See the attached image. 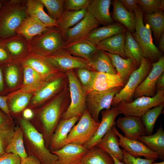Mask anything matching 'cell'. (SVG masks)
Instances as JSON below:
<instances>
[{
  "label": "cell",
  "instance_id": "6da1fadb",
  "mask_svg": "<svg viewBox=\"0 0 164 164\" xmlns=\"http://www.w3.org/2000/svg\"><path fill=\"white\" fill-rule=\"evenodd\" d=\"M69 99L67 85L55 96L34 109L33 118H36L38 121L46 145L48 148L52 135L70 104Z\"/></svg>",
  "mask_w": 164,
  "mask_h": 164
},
{
  "label": "cell",
  "instance_id": "7a4b0ae2",
  "mask_svg": "<svg viewBox=\"0 0 164 164\" xmlns=\"http://www.w3.org/2000/svg\"><path fill=\"white\" fill-rule=\"evenodd\" d=\"M19 123L24 132V143L28 155L34 156L41 164H55L57 157L47 147L42 134L30 120L22 117Z\"/></svg>",
  "mask_w": 164,
  "mask_h": 164
},
{
  "label": "cell",
  "instance_id": "3957f363",
  "mask_svg": "<svg viewBox=\"0 0 164 164\" xmlns=\"http://www.w3.org/2000/svg\"><path fill=\"white\" fill-rule=\"evenodd\" d=\"M1 1L0 39H3L16 34V30L29 15L26 1Z\"/></svg>",
  "mask_w": 164,
  "mask_h": 164
},
{
  "label": "cell",
  "instance_id": "277c9868",
  "mask_svg": "<svg viewBox=\"0 0 164 164\" xmlns=\"http://www.w3.org/2000/svg\"><path fill=\"white\" fill-rule=\"evenodd\" d=\"M134 13L136 23L132 35L141 47L143 57L150 60L152 63H155L162 56V53L153 43L149 26L143 23V14L140 6Z\"/></svg>",
  "mask_w": 164,
  "mask_h": 164
},
{
  "label": "cell",
  "instance_id": "5b68a950",
  "mask_svg": "<svg viewBox=\"0 0 164 164\" xmlns=\"http://www.w3.org/2000/svg\"><path fill=\"white\" fill-rule=\"evenodd\" d=\"M30 52L43 57L63 48L65 41L58 28H50L29 41Z\"/></svg>",
  "mask_w": 164,
  "mask_h": 164
},
{
  "label": "cell",
  "instance_id": "8992f818",
  "mask_svg": "<svg viewBox=\"0 0 164 164\" xmlns=\"http://www.w3.org/2000/svg\"><path fill=\"white\" fill-rule=\"evenodd\" d=\"M68 78L70 102L61 120L75 117H81L87 110L86 93L83 88L74 70L66 72Z\"/></svg>",
  "mask_w": 164,
  "mask_h": 164
},
{
  "label": "cell",
  "instance_id": "52a82bcc",
  "mask_svg": "<svg viewBox=\"0 0 164 164\" xmlns=\"http://www.w3.org/2000/svg\"><path fill=\"white\" fill-rule=\"evenodd\" d=\"M67 82L66 72H60L50 77L35 93L27 108L33 110L40 107L61 91Z\"/></svg>",
  "mask_w": 164,
  "mask_h": 164
},
{
  "label": "cell",
  "instance_id": "ba28073f",
  "mask_svg": "<svg viewBox=\"0 0 164 164\" xmlns=\"http://www.w3.org/2000/svg\"><path fill=\"white\" fill-rule=\"evenodd\" d=\"M152 63L150 60L143 57L138 68L132 73L125 84L114 97L111 104L112 107L121 101L130 102L133 101L135 89L150 71Z\"/></svg>",
  "mask_w": 164,
  "mask_h": 164
},
{
  "label": "cell",
  "instance_id": "9c48e42d",
  "mask_svg": "<svg viewBox=\"0 0 164 164\" xmlns=\"http://www.w3.org/2000/svg\"><path fill=\"white\" fill-rule=\"evenodd\" d=\"M100 124V122L96 121L86 110L70 130L64 145L70 143L84 145L94 137Z\"/></svg>",
  "mask_w": 164,
  "mask_h": 164
},
{
  "label": "cell",
  "instance_id": "30bf717a",
  "mask_svg": "<svg viewBox=\"0 0 164 164\" xmlns=\"http://www.w3.org/2000/svg\"><path fill=\"white\" fill-rule=\"evenodd\" d=\"M164 104V91H157L152 97L143 96L130 102L121 101L116 106L125 116L141 117L150 109Z\"/></svg>",
  "mask_w": 164,
  "mask_h": 164
},
{
  "label": "cell",
  "instance_id": "8fae6325",
  "mask_svg": "<svg viewBox=\"0 0 164 164\" xmlns=\"http://www.w3.org/2000/svg\"><path fill=\"white\" fill-rule=\"evenodd\" d=\"M123 87H115L101 91H90L86 94L87 109L96 121L100 122L99 117L102 111L111 108L114 97Z\"/></svg>",
  "mask_w": 164,
  "mask_h": 164
},
{
  "label": "cell",
  "instance_id": "7c38bea8",
  "mask_svg": "<svg viewBox=\"0 0 164 164\" xmlns=\"http://www.w3.org/2000/svg\"><path fill=\"white\" fill-rule=\"evenodd\" d=\"M43 57L60 72H66L69 70L80 68L92 70L87 60L73 56L64 48Z\"/></svg>",
  "mask_w": 164,
  "mask_h": 164
},
{
  "label": "cell",
  "instance_id": "4fadbf2b",
  "mask_svg": "<svg viewBox=\"0 0 164 164\" xmlns=\"http://www.w3.org/2000/svg\"><path fill=\"white\" fill-rule=\"evenodd\" d=\"M164 57L162 56L156 62L152 63V69L143 81L135 89L133 98L143 96L152 97L157 91L155 84L159 77L164 72Z\"/></svg>",
  "mask_w": 164,
  "mask_h": 164
},
{
  "label": "cell",
  "instance_id": "5bb4252c",
  "mask_svg": "<svg viewBox=\"0 0 164 164\" xmlns=\"http://www.w3.org/2000/svg\"><path fill=\"white\" fill-rule=\"evenodd\" d=\"M118 137L120 146L130 155L135 157L143 156L145 159L155 161L159 158L158 155L150 149L144 144L138 140L128 139L121 134L115 126L112 127Z\"/></svg>",
  "mask_w": 164,
  "mask_h": 164
},
{
  "label": "cell",
  "instance_id": "9a60e30c",
  "mask_svg": "<svg viewBox=\"0 0 164 164\" xmlns=\"http://www.w3.org/2000/svg\"><path fill=\"white\" fill-rule=\"evenodd\" d=\"M100 24L87 12L80 21L67 31L64 38L66 44L80 40Z\"/></svg>",
  "mask_w": 164,
  "mask_h": 164
},
{
  "label": "cell",
  "instance_id": "2e32d148",
  "mask_svg": "<svg viewBox=\"0 0 164 164\" xmlns=\"http://www.w3.org/2000/svg\"><path fill=\"white\" fill-rule=\"evenodd\" d=\"M5 85L8 93L19 89L23 80V67L18 60H11L2 65Z\"/></svg>",
  "mask_w": 164,
  "mask_h": 164
},
{
  "label": "cell",
  "instance_id": "e0dca14e",
  "mask_svg": "<svg viewBox=\"0 0 164 164\" xmlns=\"http://www.w3.org/2000/svg\"><path fill=\"white\" fill-rule=\"evenodd\" d=\"M101 120L99 125L93 138L83 146L88 150L96 146L107 132L116 125V117L121 112L116 106L109 109L101 111Z\"/></svg>",
  "mask_w": 164,
  "mask_h": 164
},
{
  "label": "cell",
  "instance_id": "ac0fdd59",
  "mask_svg": "<svg viewBox=\"0 0 164 164\" xmlns=\"http://www.w3.org/2000/svg\"><path fill=\"white\" fill-rule=\"evenodd\" d=\"M116 125L129 139L137 140L140 136L147 135L145 128L141 117L125 116L119 117Z\"/></svg>",
  "mask_w": 164,
  "mask_h": 164
},
{
  "label": "cell",
  "instance_id": "d6986e66",
  "mask_svg": "<svg viewBox=\"0 0 164 164\" xmlns=\"http://www.w3.org/2000/svg\"><path fill=\"white\" fill-rule=\"evenodd\" d=\"M88 150L83 145L70 143L51 152L57 157L55 164H80Z\"/></svg>",
  "mask_w": 164,
  "mask_h": 164
},
{
  "label": "cell",
  "instance_id": "ffe728a7",
  "mask_svg": "<svg viewBox=\"0 0 164 164\" xmlns=\"http://www.w3.org/2000/svg\"><path fill=\"white\" fill-rule=\"evenodd\" d=\"M1 39L12 60H21L30 53L29 41L20 35Z\"/></svg>",
  "mask_w": 164,
  "mask_h": 164
},
{
  "label": "cell",
  "instance_id": "44dd1931",
  "mask_svg": "<svg viewBox=\"0 0 164 164\" xmlns=\"http://www.w3.org/2000/svg\"><path fill=\"white\" fill-rule=\"evenodd\" d=\"M80 117L61 120L52 135L49 149L51 151L57 150L64 146V142L70 130Z\"/></svg>",
  "mask_w": 164,
  "mask_h": 164
},
{
  "label": "cell",
  "instance_id": "7402d4cb",
  "mask_svg": "<svg viewBox=\"0 0 164 164\" xmlns=\"http://www.w3.org/2000/svg\"><path fill=\"white\" fill-rule=\"evenodd\" d=\"M19 61L22 65L31 67L46 79L60 72L43 57L31 53L26 58Z\"/></svg>",
  "mask_w": 164,
  "mask_h": 164
},
{
  "label": "cell",
  "instance_id": "603a6c76",
  "mask_svg": "<svg viewBox=\"0 0 164 164\" xmlns=\"http://www.w3.org/2000/svg\"><path fill=\"white\" fill-rule=\"evenodd\" d=\"M110 0H91L87 8V12L100 24L109 25L113 22L110 12Z\"/></svg>",
  "mask_w": 164,
  "mask_h": 164
},
{
  "label": "cell",
  "instance_id": "cb8c5ba5",
  "mask_svg": "<svg viewBox=\"0 0 164 164\" xmlns=\"http://www.w3.org/2000/svg\"><path fill=\"white\" fill-rule=\"evenodd\" d=\"M126 31L125 27L121 24L112 23L109 25L95 28L85 38L77 42L87 41L97 45L102 40Z\"/></svg>",
  "mask_w": 164,
  "mask_h": 164
},
{
  "label": "cell",
  "instance_id": "d4e9b609",
  "mask_svg": "<svg viewBox=\"0 0 164 164\" xmlns=\"http://www.w3.org/2000/svg\"><path fill=\"white\" fill-rule=\"evenodd\" d=\"M35 92L18 90L9 93L8 105L11 115L23 111L27 108Z\"/></svg>",
  "mask_w": 164,
  "mask_h": 164
},
{
  "label": "cell",
  "instance_id": "484cf974",
  "mask_svg": "<svg viewBox=\"0 0 164 164\" xmlns=\"http://www.w3.org/2000/svg\"><path fill=\"white\" fill-rule=\"evenodd\" d=\"M105 52L125 85L131 74L139 66L131 58H124L118 55Z\"/></svg>",
  "mask_w": 164,
  "mask_h": 164
},
{
  "label": "cell",
  "instance_id": "4316f807",
  "mask_svg": "<svg viewBox=\"0 0 164 164\" xmlns=\"http://www.w3.org/2000/svg\"><path fill=\"white\" fill-rule=\"evenodd\" d=\"M50 28L37 19L28 16L17 29L16 33L29 41Z\"/></svg>",
  "mask_w": 164,
  "mask_h": 164
},
{
  "label": "cell",
  "instance_id": "83f0119b",
  "mask_svg": "<svg viewBox=\"0 0 164 164\" xmlns=\"http://www.w3.org/2000/svg\"><path fill=\"white\" fill-rule=\"evenodd\" d=\"M118 138L112 128L107 132L96 146L112 157L122 161L123 151L120 147Z\"/></svg>",
  "mask_w": 164,
  "mask_h": 164
},
{
  "label": "cell",
  "instance_id": "f1b7e54d",
  "mask_svg": "<svg viewBox=\"0 0 164 164\" xmlns=\"http://www.w3.org/2000/svg\"><path fill=\"white\" fill-rule=\"evenodd\" d=\"M92 70L98 72L116 74L117 72L105 52L97 49L87 60Z\"/></svg>",
  "mask_w": 164,
  "mask_h": 164
},
{
  "label": "cell",
  "instance_id": "f546056e",
  "mask_svg": "<svg viewBox=\"0 0 164 164\" xmlns=\"http://www.w3.org/2000/svg\"><path fill=\"white\" fill-rule=\"evenodd\" d=\"M124 86L120 76L118 74H113L96 72L93 84L90 92L104 91L115 87H123Z\"/></svg>",
  "mask_w": 164,
  "mask_h": 164
},
{
  "label": "cell",
  "instance_id": "4dcf8cb0",
  "mask_svg": "<svg viewBox=\"0 0 164 164\" xmlns=\"http://www.w3.org/2000/svg\"><path fill=\"white\" fill-rule=\"evenodd\" d=\"M125 39V32H122L102 40L96 45L98 49L127 58L124 51Z\"/></svg>",
  "mask_w": 164,
  "mask_h": 164
},
{
  "label": "cell",
  "instance_id": "1f68e13d",
  "mask_svg": "<svg viewBox=\"0 0 164 164\" xmlns=\"http://www.w3.org/2000/svg\"><path fill=\"white\" fill-rule=\"evenodd\" d=\"M26 5L29 16L37 19L49 28H58L57 21L45 12L44 6L38 0H27Z\"/></svg>",
  "mask_w": 164,
  "mask_h": 164
},
{
  "label": "cell",
  "instance_id": "d6a6232c",
  "mask_svg": "<svg viewBox=\"0 0 164 164\" xmlns=\"http://www.w3.org/2000/svg\"><path fill=\"white\" fill-rule=\"evenodd\" d=\"M112 5L113 19L122 24L131 33H134L136 23L134 13L128 11L120 0H114Z\"/></svg>",
  "mask_w": 164,
  "mask_h": 164
},
{
  "label": "cell",
  "instance_id": "836d02e7",
  "mask_svg": "<svg viewBox=\"0 0 164 164\" xmlns=\"http://www.w3.org/2000/svg\"><path fill=\"white\" fill-rule=\"evenodd\" d=\"M22 65L23 80L22 86L19 90L36 92L48 79L44 78L31 67L25 65Z\"/></svg>",
  "mask_w": 164,
  "mask_h": 164
},
{
  "label": "cell",
  "instance_id": "e575fe53",
  "mask_svg": "<svg viewBox=\"0 0 164 164\" xmlns=\"http://www.w3.org/2000/svg\"><path fill=\"white\" fill-rule=\"evenodd\" d=\"M138 140L144 144L150 149L156 153L159 158L164 159V131L161 126L153 135L140 136Z\"/></svg>",
  "mask_w": 164,
  "mask_h": 164
},
{
  "label": "cell",
  "instance_id": "d590c367",
  "mask_svg": "<svg viewBox=\"0 0 164 164\" xmlns=\"http://www.w3.org/2000/svg\"><path fill=\"white\" fill-rule=\"evenodd\" d=\"M87 8L78 11H64L60 19L57 21L58 29L64 39L66 32L69 28L73 27L85 16Z\"/></svg>",
  "mask_w": 164,
  "mask_h": 164
},
{
  "label": "cell",
  "instance_id": "8d00e7d4",
  "mask_svg": "<svg viewBox=\"0 0 164 164\" xmlns=\"http://www.w3.org/2000/svg\"><path fill=\"white\" fill-rule=\"evenodd\" d=\"M24 135V132L21 126L15 127L13 136L5 150V153L16 154L21 159L27 157L28 155L25 149Z\"/></svg>",
  "mask_w": 164,
  "mask_h": 164
},
{
  "label": "cell",
  "instance_id": "74e56055",
  "mask_svg": "<svg viewBox=\"0 0 164 164\" xmlns=\"http://www.w3.org/2000/svg\"><path fill=\"white\" fill-rule=\"evenodd\" d=\"M113 158L97 146L88 150L80 164H114Z\"/></svg>",
  "mask_w": 164,
  "mask_h": 164
},
{
  "label": "cell",
  "instance_id": "f35d334b",
  "mask_svg": "<svg viewBox=\"0 0 164 164\" xmlns=\"http://www.w3.org/2000/svg\"><path fill=\"white\" fill-rule=\"evenodd\" d=\"M64 48L72 55L87 60L98 49L96 44L87 41H79L66 44Z\"/></svg>",
  "mask_w": 164,
  "mask_h": 164
},
{
  "label": "cell",
  "instance_id": "ab89813d",
  "mask_svg": "<svg viewBox=\"0 0 164 164\" xmlns=\"http://www.w3.org/2000/svg\"><path fill=\"white\" fill-rule=\"evenodd\" d=\"M124 51L127 58H131L140 66L143 57L142 50L132 33L128 30L125 33Z\"/></svg>",
  "mask_w": 164,
  "mask_h": 164
},
{
  "label": "cell",
  "instance_id": "60d3db41",
  "mask_svg": "<svg viewBox=\"0 0 164 164\" xmlns=\"http://www.w3.org/2000/svg\"><path fill=\"white\" fill-rule=\"evenodd\" d=\"M144 20L153 32L155 40L159 42L164 32V14L163 11L159 10L151 13L145 14Z\"/></svg>",
  "mask_w": 164,
  "mask_h": 164
},
{
  "label": "cell",
  "instance_id": "b9f144b4",
  "mask_svg": "<svg viewBox=\"0 0 164 164\" xmlns=\"http://www.w3.org/2000/svg\"><path fill=\"white\" fill-rule=\"evenodd\" d=\"M164 107V104H163L152 108L141 117L145 128L147 135L152 134L156 121L162 113Z\"/></svg>",
  "mask_w": 164,
  "mask_h": 164
},
{
  "label": "cell",
  "instance_id": "7bdbcfd3",
  "mask_svg": "<svg viewBox=\"0 0 164 164\" xmlns=\"http://www.w3.org/2000/svg\"><path fill=\"white\" fill-rule=\"evenodd\" d=\"M76 75L86 94L92 88L96 72L89 69L80 68L75 69Z\"/></svg>",
  "mask_w": 164,
  "mask_h": 164
},
{
  "label": "cell",
  "instance_id": "ee69618b",
  "mask_svg": "<svg viewBox=\"0 0 164 164\" xmlns=\"http://www.w3.org/2000/svg\"><path fill=\"white\" fill-rule=\"evenodd\" d=\"M46 9L48 15L53 19L58 20L63 12L65 0H38Z\"/></svg>",
  "mask_w": 164,
  "mask_h": 164
},
{
  "label": "cell",
  "instance_id": "f6af8a7d",
  "mask_svg": "<svg viewBox=\"0 0 164 164\" xmlns=\"http://www.w3.org/2000/svg\"><path fill=\"white\" fill-rule=\"evenodd\" d=\"M137 2L143 14L151 13L162 10L160 0H137Z\"/></svg>",
  "mask_w": 164,
  "mask_h": 164
},
{
  "label": "cell",
  "instance_id": "bcb514c9",
  "mask_svg": "<svg viewBox=\"0 0 164 164\" xmlns=\"http://www.w3.org/2000/svg\"><path fill=\"white\" fill-rule=\"evenodd\" d=\"M14 128L0 129V155L5 153V150L13 136Z\"/></svg>",
  "mask_w": 164,
  "mask_h": 164
},
{
  "label": "cell",
  "instance_id": "7dc6e473",
  "mask_svg": "<svg viewBox=\"0 0 164 164\" xmlns=\"http://www.w3.org/2000/svg\"><path fill=\"white\" fill-rule=\"evenodd\" d=\"M91 0H65L67 10L75 11L87 8Z\"/></svg>",
  "mask_w": 164,
  "mask_h": 164
},
{
  "label": "cell",
  "instance_id": "c3c4849f",
  "mask_svg": "<svg viewBox=\"0 0 164 164\" xmlns=\"http://www.w3.org/2000/svg\"><path fill=\"white\" fill-rule=\"evenodd\" d=\"M123 159L122 160L125 164H152L155 161L153 160L143 159L139 157H135L123 149Z\"/></svg>",
  "mask_w": 164,
  "mask_h": 164
},
{
  "label": "cell",
  "instance_id": "681fc988",
  "mask_svg": "<svg viewBox=\"0 0 164 164\" xmlns=\"http://www.w3.org/2000/svg\"><path fill=\"white\" fill-rule=\"evenodd\" d=\"M21 159L18 155L6 153L0 155V164H21Z\"/></svg>",
  "mask_w": 164,
  "mask_h": 164
},
{
  "label": "cell",
  "instance_id": "f907efd6",
  "mask_svg": "<svg viewBox=\"0 0 164 164\" xmlns=\"http://www.w3.org/2000/svg\"><path fill=\"white\" fill-rule=\"evenodd\" d=\"M14 125L12 117L0 109V129H7L14 127Z\"/></svg>",
  "mask_w": 164,
  "mask_h": 164
},
{
  "label": "cell",
  "instance_id": "816d5d0a",
  "mask_svg": "<svg viewBox=\"0 0 164 164\" xmlns=\"http://www.w3.org/2000/svg\"><path fill=\"white\" fill-rule=\"evenodd\" d=\"M12 60L6 48L0 39V65H2Z\"/></svg>",
  "mask_w": 164,
  "mask_h": 164
},
{
  "label": "cell",
  "instance_id": "f5cc1de1",
  "mask_svg": "<svg viewBox=\"0 0 164 164\" xmlns=\"http://www.w3.org/2000/svg\"><path fill=\"white\" fill-rule=\"evenodd\" d=\"M123 6L128 11L134 13L138 7L137 0H120Z\"/></svg>",
  "mask_w": 164,
  "mask_h": 164
},
{
  "label": "cell",
  "instance_id": "db71d44e",
  "mask_svg": "<svg viewBox=\"0 0 164 164\" xmlns=\"http://www.w3.org/2000/svg\"><path fill=\"white\" fill-rule=\"evenodd\" d=\"M8 98L7 95L5 96L0 95V109L9 116L12 117L8 105Z\"/></svg>",
  "mask_w": 164,
  "mask_h": 164
},
{
  "label": "cell",
  "instance_id": "11a10c76",
  "mask_svg": "<svg viewBox=\"0 0 164 164\" xmlns=\"http://www.w3.org/2000/svg\"><path fill=\"white\" fill-rule=\"evenodd\" d=\"M8 94L5 83L2 66L0 65V95L5 96Z\"/></svg>",
  "mask_w": 164,
  "mask_h": 164
},
{
  "label": "cell",
  "instance_id": "9f6ffc18",
  "mask_svg": "<svg viewBox=\"0 0 164 164\" xmlns=\"http://www.w3.org/2000/svg\"><path fill=\"white\" fill-rule=\"evenodd\" d=\"M21 164H41L39 161L34 156L28 155L24 159H22Z\"/></svg>",
  "mask_w": 164,
  "mask_h": 164
},
{
  "label": "cell",
  "instance_id": "6f0895ef",
  "mask_svg": "<svg viewBox=\"0 0 164 164\" xmlns=\"http://www.w3.org/2000/svg\"><path fill=\"white\" fill-rule=\"evenodd\" d=\"M155 87L156 91H164V72L157 79Z\"/></svg>",
  "mask_w": 164,
  "mask_h": 164
},
{
  "label": "cell",
  "instance_id": "680465c9",
  "mask_svg": "<svg viewBox=\"0 0 164 164\" xmlns=\"http://www.w3.org/2000/svg\"><path fill=\"white\" fill-rule=\"evenodd\" d=\"M22 116L23 118L29 120L32 119L34 116L33 111L31 108H27L23 111Z\"/></svg>",
  "mask_w": 164,
  "mask_h": 164
},
{
  "label": "cell",
  "instance_id": "91938a15",
  "mask_svg": "<svg viewBox=\"0 0 164 164\" xmlns=\"http://www.w3.org/2000/svg\"><path fill=\"white\" fill-rule=\"evenodd\" d=\"M158 42H159V50L163 52L164 51V32L161 34Z\"/></svg>",
  "mask_w": 164,
  "mask_h": 164
},
{
  "label": "cell",
  "instance_id": "94428289",
  "mask_svg": "<svg viewBox=\"0 0 164 164\" xmlns=\"http://www.w3.org/2000/svg\"><path fill=\"white\" fill-rule=\"evenodd\" d=\"M112 157L113 158L114 161V164H125L122 161H120L114 157Z\"/></svg>",
  "mask_w": 164,
  "mask_h": 164
},
{
  "label": "cell",
  "instance_id": "6125c7cd",
  "mask_svg": "<svg viewBox=\"0 0 164 164\" xmlns=\"http://www.w3.org/2000/svg\"><path fill=\"white\" fill-rule=\"evenodd\" d=\"M160 3L162 8V9L163 11L164 8V0H160Z\"/></svg>",
  "mask_w": 164,
  "mask_h": 164
},
{
  "label": "cell",
  "instance_id": "be15d7a7",
  "mask_svg": "<svg viewBox=\"0 0 164 164\" xmlns=\"http://www.w3.org/2000/svg\"><path fill=\"white\" fill-rule=\"evenodd\" d=\"M152 164H164V161H163L160 162H153Z\"/></svg>",
  "mask_w": 164,
  "mask_h": 164
},
{
  "label": "cell",
  "instance_id": "e7e4bbea",
  "mask_svg": "<svg viewBox=\"0 0 164 164\" xmlns=\"http://www.w3.org/2000/svg\"><path fill=\"white\" fill-rule=\"evenodd\" d=\"M2 3L1 0H0V9L2 7Z\"/></svg>",
  "mask_w": 164,
  "mask_h": 164
}]
</instances>
